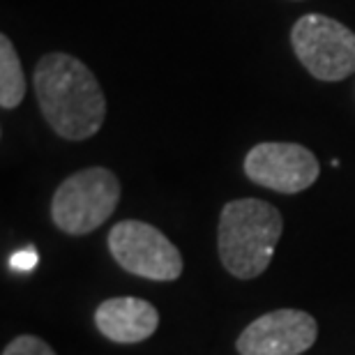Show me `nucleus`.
<instances>
[{
    "mask_svg": "<svg viewBox=\"0 0 355 355\" xmlns=\"http://www.w3.org/2000/svg\"><path fill=\"white\" fill-rule=\"evenodd\" d=\"M42 116L58 137L83 141L99 132L106 99L95 74L69 53L44 55L33 74Z\"/></svg>",
    "mask_w": 355,
    "mask_h": 355,
    "instance_id": "nucleus-1",
    "label": "nucleus"
},
{
    "mask_svg": "<svg viewBox=\"0 0 355 355\" xmlns=\"http://www.w3.org/2000/svg\"><path fill=\"white\" fill-rule=\"evenodd\" d=\"M284 231L282 215L261 198H238L219 215V259L238 279H254L272 261Z\"/></svg>",
    "mask_w": 355,
    "mask_h": 355,
    "instance_id": "nucleus-2",
    "label": "nucleus"
},
{
    "mask_svg": "<svg viewBox=\"0 0 355 355\" xmlns=\"http://www.w3.org/2000/svg\"><path fill=\"white\" fill-rule=\"evenodd\" d=\"M120 201V182L109 168L76 171L51 198L53 224L69 236H86L113 215Z\"/></svg>",
    "mask_w": 355,
    "mask_h": 355,
    "instance_id": "nucleus-3",
    "label": "nucleus"
},
{
    "mask_svg": "<svg viewBox=\"0 0 355 355\" xmlns=\"http://www.w3.org/2000/svg\"><path fill=\"white\" fill-rule=\"evenodd\" d=\"M291 46L304 69L318 81H344L355 74V33L323 14L297 19Z\"/></svg>",
    "mask_w": 355,
    "mask_h": 355,
    "instance_id": "nucleus-4",
    "label": "nucleus"
},
{
    "mask_svg": "<svg viewBox=\"0 0 355 355\" xmlns=\"http://www.w3.org/2000/svg\"><path fill=\"white\" fill-rule=\"evenodd\" d=\"M109 250L127 272L155 282H171L182 275L178 247L153 224L125 219L109 231Z\"/></svg>",
    "mask_w": 355,
    "mask_h": 355,
    "instance_id": "nucleus-5",
    "label": "nucleus"
},
{
    "mask_svg": "<svg viewBox=\"0 0 355 355\" xmlns=\"http://www.w3.org/2000/svg\"><path fill=\"white\" fill-rule=\"evenodd\" d=\"M252 182L279 194H297L316 182L321 164L314 153L297 144H259L245 157Z\"/></svg>",
    "mask_w": 355,
    "mask_h": 355,
    "instance_id": "nucleus-6",
    "label": "nucleus"
},
{
    "mask_svg": "<svg viewBox=\"0 0 355 355\" xmlns=\"http://www.w3.org/2000/svg\"><path fill=\"white\" fill-rule=\"evenodd\" d=\"M316 337L314 316L297 309H277L247 325L236 349L240 355H300L314 346Z\"/></svg>",
    "mask_w": 355,
    "mask_h": 355,
    "instance_id": "nucleus-7",
    "label": "nucleus"
},
{
    "mask_svg": "<svg viewBox=\"0 0 355 355\" xmlns=\"http://www.w3.org/2000/svg\"><path fill=\"white\" fill-rule=\"evenodd\" d=\"M97 330L118 344H137L155 335L159 314L141 297H111L95 311Z\"/></svg>",
    "mask_w": 355,
    "mask_h": 355,
    "instance_id": "nucleus-8",
    "label": "nucleus"
},
{
    "mask_svg": "<svg viewBox=\"0 0 355 355\" xmlns=\"http://www.w3.org/2000/svg\"><path fill=\"white\" fill-rule=\"evenodd\" d=\"M26 95V76L14 51V44L7 35L0 37V106L14 109L24 102Z\"/></svg>",
    "mask_w": 355,
    "mask_h": 355,
    "instance_id": "nucleus-9",
    "label": "nucleus"
},
{
    "mask_svg": "<svg viewBox=\"0 0 355 355\" xmlns=\"http://www.w3.org/2000/svg\"><path fill=\"white\" fill-rule=\"evenodd\" d=\"M3 355H55V353H53L51 346H49L46 342H42L40 337L21 335L5 346Z\"/></svg>",
    "mask_w": 355,
    "mask_h": 355,
    "instance_id": "nucleus-10",
    "label": "nucleus"
},
{
    "mask_svg": "<svg viewBox=\"0 0 355 355\" xmlns=\"http://www.w3.org/2000/svg\"><path fill=\"white\" fill-rule=\"evenodd\" d=\"M37 250L35 247H24V250H17L10 257V270H14V272H19V275H26V272H31V270H35V266H37Z\"/></svg>",
    "mask_w": 355,
    "mask_h": 355,
    "instance_id": "nucleus-11",
    "label": "nucleus"
}]
</instances>
